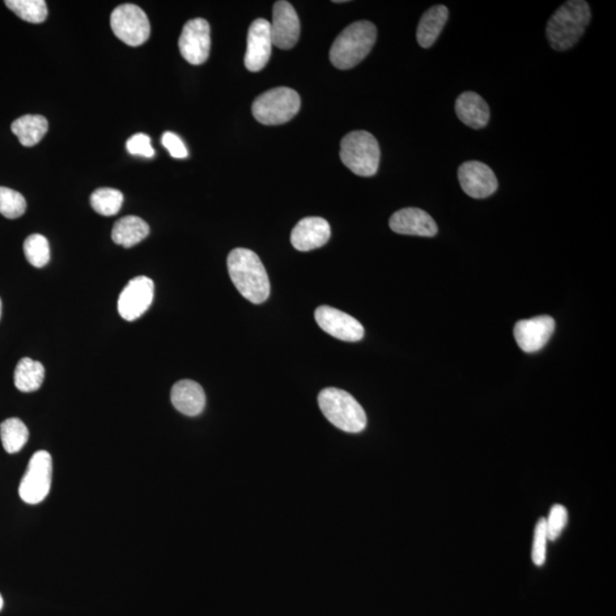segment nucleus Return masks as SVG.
Returning a JSON list of instances; mask_svg holds the SVG:
<instances>
[{"label": "nucleus", "mask_w": 616, "mask_h": 616, "mask_svg": "<svg viewBox=\"0 0 616 616\" xmlns=\"http://www.w3.org/2000/svg\"><path fill=\"white\" fill-rule=\"evenodd\" d=\"M228 274L240 294L254 304L270 297L269 275L261 259L252 250L237 248L228 257Z\"/></svg>", "instance_id": "nucleus-1"}, {"label": "nucleus", "mask_w": 616, "mask_h": 616, "mask_svg": "<svg viewBox=\"0 0 616 616\" xmlns=\"http://www.w3.org/2000/svg\"><path fill=\"white\" fill-rule=\"evenodd\" d=\"M592 20L585 0H569L552 14L547 23V38L552 49L564 52L576 46Z\"/></svg>", "instance_id": "nucleus-2"}, {"label": "nucleus", "mask_w": 616, "mask_h": 616, "mask_svg": "<svg viewBox=\"0 0 616 616\" xmlns=\"http://www.w3.org/2000/svg\"><path fill=\"white\" fill-rule=\"evenodd\" d=\"M377 40L376 25L358 21L343 30L330 49V61L339 70L352 69L371 52Z\"/></svg>", "instance_id": "nucleus-3"}, {"label": "nucleus", "mask_w": 616, "mask_h": 616, "mask_svg": "<svg viewBox=\"0 0 616 616\" xmlns=\"http://www.w3.org/2000/svg\"><path fill=\"white\" fill-rule=\"evenodd\" d=\"M318 406L334 426L347 433H361L367 427V415L360 403L345 390L325 388L318 394Z\"/></svg>", "instance_id": "nucleus-4"}, {"label": "nucleus", "mask_w": 616, "mask_h": 616, "mask_svg": "<svg viewBox=\"0 0 616 616\" xmlns=\"http://www.w3.org/2000/svg\"><path fill=\"white\" fill-rule=\"evenodd\" d=\"M341 159L355 175L371 177L379 168V144L368 131H352L342 139Z\"/></svg>", "instance_id": "nucleus-5"}, {"label": "nucleus", "mask_w": 616, "mask_h": 616, "mask_svg": "<svg viewBox=\"0 0 616 616\" xmlns=\"http://www.w3.org/2000/svg\"><path fill=\"white\" fill-rule=\"evenodd\" d=\"M300 96L295 89L278 87L259 95L253 103L256 121L266 126L283 125L299 112Z\"/></svg>", "instance_id": "nucleus-6"}, {"label": "nucleus", "mask_w": 616, "mask_h": 616, "mask_svg": "<svg viewBox=\"0 0 616 616\" xmlns=\"http://www.w3.org/2000/svg\"><path fill=\"white\" fill-rule=\"evenodd\" d=\"M53 460L48 451H37L30 459L27 470L21 479L19 495L25 504L42 503L52 487Z\"/></svg>", "instance_id": "nucleus-7"}, {"label": "nucleus", "mask_w": 616, "mask_h": 616, "mask_svg": "<svg viewBox=\"0 0 616 616\" xmlns=\"http://www.w3.org/2000/svg\"><path fill=\"white\" fill-rule=\"evenodd\" d=\"M112 28L119 40L129 46H141L151 35V25L146 13L133 4H125L112 12Z\"/></svg>", "instance_id": "nucleus-8"}, {"label": "nucleus", "mask_w": 616, "mask_h": 616, "mask_svg": "<svg viewBox=\"0 0 616 616\" xmlns=\"http://www.w3.org/2000/svg\"><path fill=\"white\" fill-rule=\"evenodd\" d=\"M155 283L147 276L131 279L118 299V312L123 320L135 321L150 308Z\"/></svg>", "instance_id": "nucleus-9"}, {"label": "nucleus", "mask_w": 616, "mask_h": 616, "mask_svg": "<svg viewBox=\"0 0 616 616\" xmlns=\"http://www.w3.org/2000/svg\"><path fill=\"white\" fill-rule=\"evenodd\" d=\"M210 25L203 19H193L182 30L178 48L190 65L205 63L210 53Z\"/></svg>", "instance_id": "nucleus-10"}, {"label": "nucleus", "mask_w": 616, "mask_h": 616, "mask_svg": "<svg viewBox=\"0 0 616 616\" xmlns=\"http://www.w3.org/2000/svg\"><path fill=\"white\" fill-rule=\"evenodd\" d=\"M459 183L467 195L474 199L491 197L498 190L495 174L487 165L479 161H467L459 167Z\"/></svg>", "instance_id": "nucleus-11"}, {"label": "nucleus", "mask_w": 616, "mask_h": 616, "mask_svg": "<svg viewBox=\"0 0 616 616\" xmlns=\"http://www.w3.org/2000/svg\"><path fill=\"white\" fill-rule=\"evenodd\" d=\"M316 321L323 331L348 343L360 342L364 328L356 318L330 306H320L316 311Z\"/></svg>", "instance_id": "nucleus-12"}, {"label": "nucleus", "mask_w": 616, "mask_h": 616, "mask_svg": "<svg viewBox=\"0 0 616 616\" xmlns=\"http://www.w3.org/2000/svg\"><path fill=\"white\" fill-rule=\"evenodd\" d=\"M272 42L278 49H291L300 36V22L294 6L280 0L273 7L271 23Z\"/></svg>", "instance_id": "nucleus-13"}, {"label": "nucleus", "mask_w": 616, "mask_h": 616, "mask_svg": "<svg viewBox=\"0 0 616 616\" xmlns=\"http://www.w3.org/2000/svg\"><path fill=\"white\" fill-rule=\"evenodd\" d=\"M271 23L265 19L254 20L250 25L245 66L252 72H258L266 67L272 54Z\"/></svg>", "instance_id": "nucleus-14"}, {"label": "nucleus", "mask_w": 616, "mask_h": 616, "mask_svg": "<svg viewBox=\"0 0 616 616\" xmlns=\"http://www.w3.org/2000/svg\"><path fill=\"white\" fill-rule=\"evenodd\" d=\"M555 326V320L551 317H535L517 322L513 335L522 351L535 353L547 345L554 334Z\"/></svg>", "instance_id": "nucleus-15"}, {"label": "nucleus", "mask_w": 616, "mask_h": 616, "mask_svg": "<svg viewBox=\"0 0 616 616\" xmlns=\"http://www.w3.org/2000/svg\"><path fill=\"white\" fill-rule=\"evenodd\" d=\"M389 228L397 235L432 237L439 228L428 212L419 208H405L393 214Z\"/></svg>", "instance_id": "nucleus-16"}, {"label": "nucleus", "mask_w": 616, "mask_h": 616, "mask_svg": "<svg viewBox=\"0 0 616 616\" xmlns=\"http://www.w3.org/2000/svg\"><path fill=\"white\" fill-rule=\"evenodd\" d=\"M330 236V225L325 219L306 218L292 229L291 244L299 252H311L326 245Z\"/></svg>", "instance_id": "nucleus-17"}, {"label": "nucleus", "mask_w": 616, "mask_h": 616, "mask_svg": "<svg viewBox=\"0 0 616 616\" xmlns=\"http://www.w3.org/2000/svg\"><path fill=\"white\" fill-rule=\"evenodd\" d=\"M171 398L175 409L189 417L199 415L206 406V394L201 386L193 380L176 382L173 386Z\"/></svg>", "instance_id": "nucleus-18"}, {"label": "nucleus", "mask_w": 616, "mask_h": 616, "mask_svg": "<svg viewBox=\"0 0 616 616\" xmlns=\"http://www.w3.org/2000/svg\"><path fill=\"white\" fill-rule=\"evenodd\" d=\"M457 116L466 126L481 129L490 121V108L482 96L474 92L462 93L456 101Z\"/></svg>", "instance_id": "nucleus-19"}, {"label": "nucleus", "mask_w": 616, "mask_h": 616, "mask_svg": "<svg viewBox=\"0 0 616 616\" xmlns=\"http://www.w3.org/2000/svg\"><path fill=\"white\" fill-rule=\"evenodd\" d=\"M448 19L449 10L444 5H435L424 12L417 29L418 44L423 49L432 48L440 37Z\"/></svg>", "instance_id": "nucleus-20"}, {"label": "nucleus", "mask_w": 616, "mask_h": 616, "mask_svg": "<svg viewBox=\"0 0 616 616\" xmlns=\"http://www.w3.org/2000/svg\"><path fill=\"white\" fill-rule=\"evenodd\" d=\"M150 235L146 220L138 216H126L113 225L112 240L114 244L122 246L123 248H131L142 242Z\"/></svg>", "instance_id": "nucleus-21"}, {"label": "nucleus", "mask_w": 616, "mask_h": 616, "mask_svg": "<svg viewBox=\"0 0 616 616\" xmlns=\"http://www.w3.org/2000/svg\"><path fill=\"white\" fill-rule=\"evenodd\" d=\"M11 129L13 134L18 136L20 143L30 147L40 143L48 133L49 121L38 114H27L13 121Z\"/></svg>", "instance_id": "nucleus-22"}, {"label": "nucleus", "mask_w": 616, "mask_h": 616, "mask_svg": "<svg viewBox=\"0 0 616 616\" xmlns=\"http://www.w3.org/2000/svg\"><path fill=\"white\" fill-rule=\"evenodd\" d=\"M44 379V365L29 358H23L19 361L14 371V384L20 392H36V390L41 388Z\"/></svg>", "instance_id": "nucleus-23"}, {"label": "nucleus", "mask_w": 616, "mask_h": 616, "mask_svg": "<svg viewBox=\"0 0 616 616\" xmlns=\"http://www.w3.org/2000/svg\"><path fill=\"white\" fill-rule=\"evenodd\" d=\"M0 439L3 448L10 454L18 453L24 448L29 440V431L22 420L6 419L0 424Z\"/></svg>", "instance_id": "nucleus-24"}, {"label": "nucleus", "mask_w": 616, "mask_h": 616, "mask_svg": "<svg viewBox=\"0 0 616 616\" xmlns=\"http://www.w3.org/2000/svg\"><path fill=\"white\" fill-rule=\"evenodd\" d=\"M5 5L29 23H42L48 19V4L44 0H6Z\"/></svg>", "instance_id": "nucleus-25"}, {"label": "nucleus", "mask_w": 616, "mask_h": 616, "mask_svg": "<svg viewBox=\"0 0 616 616\" xmlns=\"http://www.w3.org/2000/svg\"><path fill=\"white\" fill-rule=\"evenodd\" d=\"M122 203L123 194L116 189L102 188L91 195L93 210L102 216L117 215Z\"/></svg>", "instance_id": "nucleus-26"}, {"label": "nucleus", "mask_w": 616, "mask_h": 616, "mask_svg": "<svg viewBox=\"0 0 616 616\" xmlns=\"http://www.w3.org/2000/svg\"><path fill=\"white\" fill-rule=\"evenodd\" d=\"M24 256L33 267L41 269L49 264L50 249L49 240L41 235H31L23 244Z\"/></svg>", "instance_id": "nucleus-27"}, {"label": "nucleus", "mask_w": 616, "mask_h": 616, "mask_svg": "<svg viewBox=\"0 0 616 616\" xmlns=\"http://www.w3.org/2000/svg\"><path fill=\"white\" fill-rule=\"evenodd\" d=\"M27 201L18 191L0 186V214L4 218L15 219L24 215Z\"/></svg>", "instance_id": "nucleus-28"}, {"label": "nucleus", "mask_w": 616, "mask_h": 616, "mask_svg": "<svg viewBox=\"0 0 616 616\" xmlns=\"http://www.w3.org/2000/svg\"><path fill=\"white\" fill-rule=\"evenodd\" d=\"M545 520L548 539H549V541L558 540L567 525V509L562 504H555L554 507L550 509L549 515H548Z\"/></svg>", "instance_id": "nucleus-29"}, {"label": "nucleus", "mask_w": 616, "mask_h": 616, "mask_svg": "<svg viewBox=\"0 0 616 616\" xmlns=\"http://www.w3.org/2000/svg\"><path fill=\"white\" fill-rule=\"evenodd\" d=\"M548 541L549 539H548L546 520L540 518L535 525L532 547V560L537 567H541L546 562Z\"/></svg>", "instance_id": "nucleus-30"}, {"label": "nucleus", "mask_w": 616, "mask_h": 616, "mask_svg": "<svg viewBox=\"0 0 616 616\" xmlns=\"http://www.w3.org/2000/svg\"><path fill=\"white\" fill-rule=\"evenodd\" d=\"M127 151L133 156H142L146 158H153L156 155V151L153 150L151 146L150 136L143 133H138L131 136V138L126 143Z\"/></svg>", "instance_id": "nucleus-31"}, {"label": "nucleus", "mask_w": 616, "mask_h": 616, "mask_svg": "<svg viewBox=\"0 0 616 616\" xmlns=\"http://www.w3.org/2000/svg\"><path fill=\"white\" fill-rule=\"evenodd\" d=\"M161 143L167 148L169 155L175 159H185L189 156L188 148H186L184 142L182 141L180 136L172 131H165L161 138Z\"/></svg>", "instance_id": "nucleus-32"}, {"label": "nucleus", "mask_w": 616, "mask_h": 616, "mask_svg": "<svg viewBox=\"0 0 616 616\" xmlns=\"http://www.w3.org/2000/svg\"><path fill=\"white\" fill-rule=\"evenodd\" d=\"M4 607V599L2 597V594H0V611L3 610Z\"/></svg>", "instance_id": "nucleus-33"}, {"label": "nucleus", "mask_w": 616, "mask_h": 616, "mask_svg": "<svg viewBox=\"0 0 616 616\" xmlns=\"http://www.w3.org/2000/svg\"><path fill=\"white\" fill-rule=\"evenodd\" d=\"M2 311H3V303H2V299H0V317H2Z\"/></svg>", "instance_id": "nucleus-34"}]
</instances>
